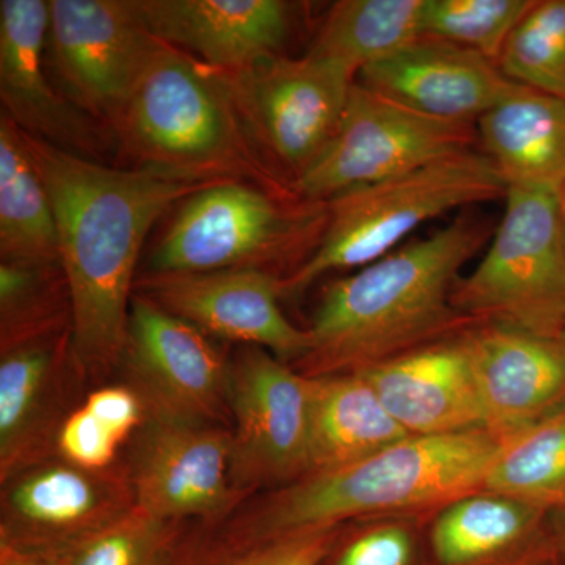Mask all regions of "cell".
<instances>
[{
	"label": "cell",
	"mask_w": 565,
	"mask_h": 565,
	"mask_svg": "<svg viewBox=\"0 0 565 565\" xmlns=\"http://www.w3.org/2000/svg\"><path fill=\"white\" fill-rule=\"evenodd\" d=\"M20 132L57 221L74 351L85 373H103L125 351L134 274L148 233L174 203L221 181L110 169Z\"/></svg>",
	"instance_id": "cell-1"
},
{
	"label": "cell",
	"mask_w": 565,
	"mask_h": 565,
	"mask_svg": "<svg viewBox=\"0 0 565 565\" xmlns=\"http://www.w3.org/2000/svg\"><path fill=\"white\" fill-rule=\"evenodd\" d=\"M493 232L484 217L463 212L327 286L308 329L310 351L297 363L300 373H356L481 326L452 307L451 294Z\"/></svg>",
	"instance_id": "cell-2"
},
{
	"label": "cell",
	"mask_w": 565,
	"mask_h": 565,
	"mask_svg": "<svg viewBox=\"0 0 565 565\" xmlns=\"http://www.w3.org/2000/svg\"><path fill=\"white\" fill-rule=\"evenodd\" d=\"M500 444L487 429L411 435L356 462L278 487L233 519L223 541L250 544L363 516L446 508L484 490Z\"/></svg>",
	"instance_id": "cell-3"
},
{
	"label": "cell",
	"mask_w": 565,
	"mask_h": 565,
	"mask_svg": "<svg viewBox=\"0 0 565 565\" xmlns=\"http://www.w3.org/2000/svg\"><path fill=\"white\" fill-rule=\"evenodd\" d=\"M111 131L141 169L300 199L253 143L222 74L163 41Z\"/></svg>",
	"instance_id": "cell-4"
},
{
	"label": "cell",
	"mask_w": 565,
	"mask_h": 565,
	"mask_svg": "<svg viewBox=\"0 0 565 565\" xmlns=\"http://www.w3.org/2000/svg\"><path fill=\"white\" fill-rule=\"evenodd\" d=\"M508 185L484 151L460 152L415 172L363 185L329 200L321 243L292 274L281 297L307 291L333 270L360 269L384 258L424 223L448 212L493 202Z\"/></svg>",
	"instance_id": "cell-5"
},
{
	"label": "cell",
	"mask_w": 565,
	"mask_h": 565,
	"mask_svg": "<svg viewBox=\"0 0 565 565\" xmlns=\"http://www.w3.org/2000/svg\"><path fill=\"white\" fill-rule=\"evenodd\" d=\"M327 221V202L286 199L252 182H214L184 200L152 250L148 273L289 275L313 255Z\"/></svg>",
	"instance_id": "cell-6"
},
{
	"label": "cell",
	"mask_w": 565,
	"mask_h": 565,
	"mask_svg": "<svg viewBox=\"0 0 565 565\" xmlns=\"http://www.w3.org/2000/svg\"><path fill=\"white\" fill-rule=\"evenodd\" d=\"M504 199L484 256L452 289V307L478 323L563 340L565 241L557 193L511 188Z\"/></svg>",
	"instance_id": "cell-7"
},
{
	"label": "cell",
	"mask_w": 565,
	"mask_h": 565,
	"mask_svg": "<svg viewBox=\"0 0 565 565\" xmlns=\"http://www.w3.org/2000/svg\"><path fill=\"white\" fill-rule=\"evenodd\" d=\"M218 73L253 143L292 188L333 140L356 82L341 63L308 52L267 55Z\"/></svg>",
	"instance_id": "cell-8"
},
{
	"label": "cell",
	"mask_w": 565,
	"mask_h": 565,
	"mask_svg": "<svg viewBox=\"0 0 565 565\" xmlns=\"http://www.w3.org/2000/svg\"><path fill=\"white\" fill-rule=\"evenodd\" d=\"M478 141L476 122L427 117L355 82L333 140L294 189L308 202H329L473 150Z\"/></svg>",
	"instance_id": "cell-9"
},
{
	"label": "cell",
	"mask_w": 565,
	"mask_h": 565,
	"mask_svg": "<svg viewBox=\"0 0 565 565\" xmlns=\"http://www.w3.org/2000/svg\"><path fill=\"white\" fill-rule=\"evenodd\" d=\"M47 44L68 99L111 129L162 41L137 0H51Z\"/></svg>",
	"instance_id": "cell-10"
},
{
	"label": "cell",
	"mask_w": 565,
	"mask_h": 565,
	"mask_svg": "<svg viewBox=\"0 0 565 565\" xmlns=\"http://www.w3.org/2000/svg\"><path fill=\"white\" fill-rule=\"evenodd\" d=\"M134 509L129 475L50 457L2 482L0 545L62 563Z\"/></svg>",
	"instance_id": "cell-11"
},
{
	"label": "cell",
	"mask_w": 565,
	"mask_h": 565,
	"mask_svg": "<svg viewBox=\"0 0 565 565\" xmlns=\"http://www.w3.org/2000/svg\"><path fill=\"white\" fill-rule=\"evenodd\" d=\"M313 379L262 348L230 363L232 478L244 493L286 486L308 473Z\"/></svg>",
	"instance_id": "cell-12"
},
{
	"label": "cell",
	"mask_w": 565,
	"mask_h": 565,
	"mask_svg": "<svg viewBox=\"0 0 565 565\" xmlns=\"http://www.w3.org/2000/svg\"><path fill=\"white\" fill-rule=\"evenodd\" d=\"M120 362L151 418L203 423L228 411L230 363L191 322L132 297Z\"/></svg>",
	"instance_id": "cell-13"
},
{
	"label": "cell",
	"mask_w": 565,
	"mask_h": 565,
	"mask_svg": "<svg viewBox=\"0 0 565 565\" xmlns=\"http://www.w3.org/2000/svg\"><path fill=\"white\" fill-rule=\"evenodd\" d=\"M128 475L136 508L167 522H215L247 497L233 484L232 434L203 423L150 416Z\"/></svg>",
	"instance_id": "cell-14"
},
{
	"label": "cell",
	"mask_w": 565,
	"mask_h": 565,
	"mask_svg": "<svg viewBox=\"0 0 565 565\" xmlns=\"http://www.w3.org/2000/svg\"><path fill=\"white\" fill-rule=\"evenodd\" d=\"M140 296L203 333L273 352L297 363L310 351V333L282 315L280 277L253 269L148 273Z\"/></svg>",
	"instance_id": "cell-15"
},
{
	"label": "cell",
	"mask_w": 565,
	"mask_h": 565,
	"mask_svg": "<svg viewBox=\"0 0 565 565\" xmlns=\"http://www.w3.org/2000/svg\"><path fill=\"white\" fill-rule=\"evenodd\" d=\"M50 2H0V98L3 111L22 132L74 154L106 148L107 126L58 95L46 77L44 50Z\"/></svg>",
	"instance_id": "cell-16"
},
{
	"label": "cell",
	"mask_w": 565,
	"mask_h": 565,
	"mask_svg": "<svg viewBox=\"0 0 565 565\" xmlns=\"http://www.w3.org/2000/svg\"><path fill=\"white\" fill-rule=\"evenodd\" d=\"M356 82L427 117L462 122L478 121L522 87L479 52L430 39L360 71Z\"/></svg>",
	"instance_id": "cell-17"
},
{
	"label": "cell",
	"mask_w": 565,
	"mask_h": 565,
	"mask_svg": "<svg viewBox=\"0 0 565 565\" xmlns=\"http://www.w3.org/2000/svg\"><path fill=\"white\" fill-rule=\"evenodd\" d=\"M486 429L509 437L565 405V343L481 323L463 333Z\"/></svg>",
	"instance_id": "cell-18"
},
{
	"label": "cell",
	"mask_w": 565,
	"mask_h": 565,
	"mask_svg": "<svg viewBox=\"0 0 565 565\" xmlns=\"http://www.w3.org/2000/svg\"><path fill=\"white\" fill-rule=\"evenodd\" d=\"M82 367L73 333L35 338L2 349L0 359V478L50 459L66 416L70 374ZM84 370V367H82Z\"/></svg>",
	"instance_id": "cell-19"
},
{
	"label": "cell",
	"mask_w": 565,
	"mask_h": 565,
	"mask_svg": "<svg viewBox=\"0 0 565 565\" xmlns=\"http://www.w3.org/2000/svg\"><path fill=\"white\" fill-rule=\"evenodd\" d=\"M408 435L486 429L463 333L356 371Z\"/></svg>",
	"instance_id": "cell-20"
},
{
	"label": "cell",
	"mask_w": 565,
	"mask_h": 565,
	"mask_svg": "<svg viewBox=\"0 0 565 565\" xmlns=\"http://www.w3.org/2000/svg\"><path fill=\"white\" fill-rule=\"evenodd\" d=\"M152 35L212 70L233 73L282 54L292 7L281 0H137Z\"/></svg>",
	"instance_id": "cell-21"
},
{
	"label": "cell",
	"mask_w": 565,
	"mask_h": 565,
	"mask_svg": "<svg viewBox=\"0 0 565 565\" xmlns=\"http://www.w3.org/2000/svg\"><path fill=\"white\" fill-rule=\"evenodd\" d=\"M441 511L427 539L430 565H557L548 512L487 490Z\"/></svg>",
	"instance_id": "cell-22"
},
{
	"label": "cell",
	"mask_w": 565,
	"mask_h": 565,
	"mask_svg": "<svg viewBox=\"0 0 565 565\" xmlns=\"http://www.w3.org/2000/svg\"><path fill=\"white\" fill-rule=\"evenodd\" d=\"M508 189L559 193L565 185V99L520 87L476 121Z\"/></svg>",
	"instance_id": "cell-23"
},
{
	"label": "cell",
	"mask_w": 565,
	"mask_h": 565,
	"mask_svg": "<svg viewBox=\"0 0 565 565\" xmlns=\"http://www.w3.org/2000/svg\"><path fill=\"white\" fill-rule=\"evenodd\" d=\"M313 379L308 473L334 470L411 437L360 373Z\"/></svg>",
	"instance_id": "cell-24"
},
{
	"label": "cell",
	"mask_w": 565,
	"mask_h": 565,
	"mask_svg": "<svg viewBox=\"0 0 565 565\" xmlns=\"http://www.w3.org/2000/svg\"><path fill=\"white\" fill-rule=\"evenodd\" d=\"M0 256L3 263L62 266L57 221L20 129L0 118Z\"/></svg>",
	"instance_id": "cell-25"
},
{
	"label": "cell",
	"mask_w": 565,
	"mask_h": 565,
	"mask_svg": "<svg viewBox=\"0 0 565 565\" xmlns=\"http://www.w3.org/2000/svg\"><path fill=\"white\" fill-rule=\"evenodd\" d=\"M424 0H341L323 18L308 54L360 71L422 39Z\"/></svg>",
	"instance_id": "cell-26"
},
{
	"label": "cell",
	"mask_w": 565,
	"mask_h": 565,
	"mask_svg": "<svg viewBox=\"0 0 565 565\" xmlns=\"http://www.w3.org/2000/svg\"><path fill=\"white\" fill-rule=\"evenodd\" d=\"M484 490L548 514L565 509V405L501 438Z\"/></svg>",
	"instance_id": "cell-27"
},
{
	"label": "cell",
	"mask_w": 565,
	"mask_h": 565,
	"mask_svg": "<svg viewBox=\"0 0 565 565\" xmlns=\"http://www.w3.org/2000/svg\"><path fill=\"white\" fill-rule=\"evenodd\" d=\"M0 322L2 349L71 330L62 266L0 263Z\"/></svg>",
	"instance_id": "cell-28"
},
{
	"label": "cell",
	"mask_w": 565,
	"mask_h": 565,
	"mask_svg": "<svg viewBox=\"0 0 565 565\" xmlns=\"http://www.w3.org/2000/svg\"><path fill=\"white\" fill-rule=\"evenodd\" d=\"M497 65L509 81L565 99V0H534Z\"/></svg>",
	"instance_id": "cell-29"
},
{
	"label": "cell",
	"mask_w": 565,
	"mask_h": 565,
	"mask_svg": "<svg viewBox=\"0 0 565 565\" xmlns=\"http://www.w3.org/2000/svg\"><path fill=\"white\" fill-rule=\"evenodd\" d=\"M534 0H424L422 39L479 52L494 63Z\"/></svg>",
	"instance_id": "cell-30"
},
{
	"label": "cell",
	"mask_w": 565,
	"mask_h": 565,
	"mask_svg": "<svg viewBox=\"0 0 565 565\" xmlns=\"http://www.w3.org/2000/svg\"><path fill=\"white\" fill-rule=\"evenodd\" d=\"M182 541L177 522L134 509L120 522L96 535L63 565H181Z\"/></svg>",
	"instance_id": "cell-31"
},
{
	"label": "cell",
	"mask_w": 565,
	"mask_h": 565,
	"mask_svg": "<svg viewBox=\"0 0 565 565\" xmlns=\"http://www.w3.org/2000/svg\"><path fill=\"white\" fill-rule=\"evenodd\" d=\"M341 526L313 527L250 544L222 541L210 550H184L181 565H322Z\"/></svg>",
	"instance_id": "cell-32"
},
{
	"label": "cell",
	"mask_w": 565,
	"mask_h": 565,
	"mask_svg": "<svg viewBox=\"0 0 565 565\" xmlns=\"http://www.w3.org/2000/svg\"><path fill=\"white\" fill-rule=\"evenodd\" d=\"M322 565H430V559L411 527L382 523L352 534L341 531Z\"/></svg>",
	"instance_id": "cell-33"
},
{
	"label": "cell",
	"mask_w": 565,
	"mask_h": 565,
	"mask_svg": "<svg viewBox=\"0 0 565 565\" xmlns=\"http://www.w3.org/2000/svg\"><path fill=\"white\" fill-rule=\"evenodd\" d=\"M121 441L81 405L66 416L55 440V455L87 470H109Z\"/></svg>",
	"instance_id": "cell-34"
},
{
	"label": "cell",
	"mask_w": 565,
	"mask_h": 565,
	"mask_svg": "<svg viewBox=\"0 0 565 565\" xmlns=\"http://www.w3.org/2000/svg\"><path fill=\"white\" fill-rule=\"evenodd\" d=\"M82 405L121 444L140 426L143 415L147 414L143 401L132 386H106L96 390L85 397Z\"/></svg>",
	"instance_id": "cell-35"
},
{
	"label": "cell",
	"mask_w": 565,
	"mask_h": 565,
	"mask_svg": "<svg viewBox=\"0 0 565 565\" xmlns=\"http://www.w3.org/2000/svg\"><path fill=\"white\" fill-rule=\"evenodd\" d=\"M552 533L557 565H565V509L552 514Z\"/></svg>",
	"instance_id": "cell-36"
},
{
	"label": "cell",
	"mask_w": 565,
	"mask_h": 565,
	"mask_svg": "<svg viewBox=\"0 0 565 565\" xmlns=\"http://www.w3.org/2000/svg\"><path fill=\"white\" fill-rule=\"evenodd\" d=\"M0 565H63L62 563H54V561L39 559L22 555L20 552H14L10 546L0 545Z\"/></svg>",
	"instance_id": "cell-37"
},
{
	"label": "cell",
	"mask_w": 565,
	"mask_h": 565,
	"mask_svg": "<svg viewBox=\"0 0 565 565\" xmlns=\"http://www.w3.org/2000/svg\"><path fill=\"white\" fill-rule=\"evenodd\" d=\"M557 202H559L561 223H563V232H564V241H565V185L563 189H561L559 193H557Z\"/></svg>",
	"instance_id": "cell-38"
},
{
	"label": "cell",
	"mask_w": 565,
	"mask_h": 565,
	"mask_svg": "<svg viewBox=\"0 0 565 565\" xmlns=\"http://www.w3.org/2000/svg\"><path fill=\"white\" fill-rule=\"evenodd\" d=\"M563 341H564V343H565V333H564V337H563Z\"/></svg>",
	"instance_id": "cell-39"
}]
</instances>
